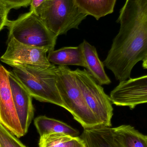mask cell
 Segmentation results:
<instances>
[{
	"mask_svg": "<svg viewBox=\"0 0 147 147\" xmlns=\"http://www.w3.org/2000/svg\"><path fill=\"white\" fill-rule=\"evenodd\" d=\"M74 71L87 107L101 127H111L113 108L109 96L86 70Z\"/></svg>",
	"mask_w": 147,
	"mask_h": 147,
	"instance_id": "cell-6",
	"label": "cell"
},
{
	"mask_svg": "<svg viewBox=\"0 0 147 147\" xmlns=\"http://www.w3.org/2000/svg\"><path fill=\"white\" fill-rule=\"evenodd\" d=\"M82 12L98 20L112 13L117 0H73Z\"/></svg>",
	"mask_w": 147,
	"mask_h": 147,
	"instance_id": "cell-16",
	"label": "cell"
},
{
	"mask_svg": "<svg viewBox=\"0 0 147 147\" xmlns=\"http://www.w3.org/2000/svg\"><path fill=\"white\" fill-rule=\"evenodd\" d=\"M109 96L113 104L128 107L130 109L147 103V75L121 81Z\"/></svg>",
	"mask_w": 147,
	"mask_h": 147,
	"instance_id": "cell-8",
	"label": "cell"
},
{
	"mask_svg": "<svg viewBox=\"0 0 147 147\" xmlns=\"http://www.w3.org/2000/svg\"><path fill=\"white\" fill-rule=\"evenodd\" d=\"M142 67L144 69H147V58L143 61Z\"/></svg>",
	"mask_w": 147,
	"mask_h": 147,
	"instance_id": "cell-22",
	"label": "cell"
},
{
	"mask_svg": "<svg viewBox=\"0 0 147 147\" xmlns=\"http://www.w3.org/2000/svg\"><path fill=\"white\" fill-rule=\"evenodd\" d=\"M0 147H27L0 123Z\"/></svg>",
	"mask_w": 147,
	"mask_h": 147,
	"instance_id": "cell-18",
	"label": "cell"
},
{
	"mask_svg": "<svg viewBox=\"0 0 147 147\" xmlns=\"http://www.w3.org/2000/svg\"><path fill=\"white\" fill-rule=\"evenodd\" d=\"M34 124L40 136L52 134H63L78 136L79 132L69 125L61 121L40 116L35 118Z\"/></svg>",
	"mask_w": 147,
	"mask_h": 147,
	"instance_id": "cell-14",
	"label": "cell"
},
{
	"mask_svg": "<svg viewBox=\"0 0 147 147\" xmlns=\"http://www.w3.org/2000/svg\"><path fill=\"white\" fill-rule=\"evenodd\" d=\"M33 12L57 37L78 29L87 16L73 0H45Z\"/></svg>",
	"mask_w": 147,
	"mask_h": 147,
	"instance_id": "cell-4",
	"label": "cell"
},
{
	"mask_svg": "<svg viewBox=\"0 0 147 147\" xmlns=\"http://www.w3.org/2000/svg\"><path fill=\"white\" fill-rule=\"evenodd\" d=\"M80 137L87 147H118L113 138L111 127L84 129Z\"/></svg>",
	"mask_w": 147,
	"mask_h": 147,
	"instance_id": "cell-15",
	"label": "cell"
},
{
	"mask_svg": "<svg viewBox=\"0 0 147 147\" xmlns=\"http://www.w3.org/2000/svg\"><path fill=\"white\" fill-rule=\"evenodd\" d=\"M49 52L47 48L26 45L10 38H8L7 49L0 60L12 67L19 65L48 67L52 64L47 59Z\"/></svg>",
	"mask_w": 147,
	"mask_h": 147,
	"instance_id": "cell-7",
	"label": "cell"
},
{
	"mask_svg": "<svg viewBox=\"0 0 147 147\" xmlns=\"http://www.w3.org/2000/svg\"><path fill=\"white\" fill-rule=\"evenodd\" d=\"M9 79L17 115L26 135L34 116L33 98L12 71L9 72Z\"/></svg>",
	"mask_w": 147,
	"mask_h": 147,
	"instance_id": "cell-10",
	"label": "cell"
},
{
	"mask_svg": "<svg viewBox=\"0 0 147 147\" xmlns=\"http://www.w3.org/2000/svg\"><path fill=\"white\" fill-rule=\"evenodd\" d=\"M47 59L51 63L59 65H77L85 68L81 45L68 47L48 52Z\"/></svg>",
	"mask_w": 147,
	"mask_h": 147,
	"instance_id": "cell-13",
	"label": "cell"
},
{
	"mask_svg": "<svg viewBox=\"0 0 147 147\" xmlns=\"http://www.w3.org/2000/svg\"><path fill=\"white\" fill-rule=\"evenodd\" d=\"M9 72L0 65V123L17 138L25 135L13 99Z\"/></svg>",
	"mask_w": 147,
	"mask_h": 147,
	"instance_id": "cell-9",
	"label": "cell"
},
{
	"mask_svg": "<svg viewBox=\"0 0 147 147\" xmlns=\"http://www.w3.org/2000/svg\"><path fill=\"white\" fill-rule=\"evenodd\" d=\"M117 22L120 30L103 63L121 82L130 78L135 65L147 58V0H126Z\"/></svg>",
	"mask_w": 147,
	"mask_h": 147,
	"instance_id": "cell-1",
	"label": "cell"
},
{
	"mask_svg": "<svg viewBox=\"0 0 147 147\" xmlns=\"http://www.w3.org/2000/svg\"><path fill=\"white\" fill-rule=\"evenodd\" d=\"M9 11L4 4L0 2V32L7 26L9 20L8 14Z\"/></svg>",
	"mask_w": 147,
	"mask_h": 147,
	"instance_id": "cell-20",
	"label": "cell"
},
{
	"mask_svg": "<svg viewBox=\"0 0 147 147\" xmlns=\"http://www.w3.org/2000/svg\"><path fill=\"white\" fill-rule=\"evenodd\" d=\"M80 45L87 71L100 85L110 84L111 80L105 72L104 65L99 59L95 47L85 40Z\"/></svg>",
	"mask_w": 147,
	"mask_h": 147,
	"instance_id": "cell-11",
	"label": "cell"
},
{
	"mask_svg": "<svg viewBox=\"0 0 147 147\" xmlns=\"http://www.w3.org/2000/svg\"><path fill=\"white\" fill-rule=\"evenodd\" d=\"M8 38H13L26 45L54 50L57 36L53 33L33 11L8 21Z\"/></svg>",
	"mask_w": 147,
	"mask_h": 147,
	"instance_id": "cell-5",
	"label": "cell"
},
{
	"mask_svg": "<svg viewBox=\"0 0 147 147\" xmlns=\"http://www.w3.org/2000/svg\"><path fill=\"white\" fill-rule=\"evenodd\" d=\"M13 68L12 72L32 98L66 110L57 87V67L53 64L48 67L19 65Z\"/></svg>",
	"mask_w": 147,
	"mask_h": 147,
	"instance_id": "cell-2",
	"label": "cell"
},
{
	"mask_svg": "<svg viewBox=\"0 0 147 147\" xmlns=\"http://www.w3.org/2000/svg\"></svg>",
	"mask_w": 147,
	"mask_h": 147,
	"instance_id": "cell-23",
	"label": "cell"
},
{
	"mask_svg": "<svg viewBox=\"0 0 147 147\" xmlns=\"http://www.w3.org/2000/svg\"><path fill=\"white\" fill-rule=\"evenodd\" d=\"M111 131L118 147H147V136L131 125L111 127Z\"/></svg>",
	"mask_w": 147,
	"mask_h": 147,
	"instance_id": "cell-12",
	"label": "cell"
},
{
	"mask_svg": "<svg viewBox=\"0 0 147 147\" xmlns=\"http://www.w3.org/2000/svg\"><path fill=\"white\" fill-rule=\"evenodd\" d=\"M45 0H32L30 4V11H33L39 7Z\"/></svg>",
	"mask_w": 147,
	"mask_h": 147,
	"instance_id": "cell-21",
	"label": "cell"
},
{
	"mask_svg": "<svg viewBox=\"0 0 147 147\" xmlns=\"http://www.w3.org/2000/svg\"><path fill=\"white\" fill-rule=\"evenodd\" d=\"M32 0H0L9 10L21 7H27L31 4Z\"/></svg>",
	"mask_w": 147,
	"mask_h": 147,
	"instance_id": "cell-19",
	"label": "cell"
},
{
	"mask_svg": "<svg viewBox=\"0 0 147 147\" xmlns=\"http://www.w3.org/2000/svg\"><path fill=\"white\" fill-rule=\"evenodd\" d=\"M57 74V87L66 110L84 129L101 127L86 104L74 71L67 66L59 65Z\"/></svg>",
	"mask_w": 147,
	"mask_h": 147,
	"instance_id": "cell-3",
	"label": "cell"
},
{
	"mask_svg": "<svg viewBox=\"0 0 147 147\" xmlns=\"http://www.w3.org/2000/svg\"><path fill=\"white\" fill-rule=\"evenodd\" d=\"M39 147H87L81 137L63 134H52L40 136Z\"/></svg>",
	"mask_w": 147,
	"mask_h": 147,
	"instance_id": "cell-17",
	"label": "cell"
}]
</instances>
